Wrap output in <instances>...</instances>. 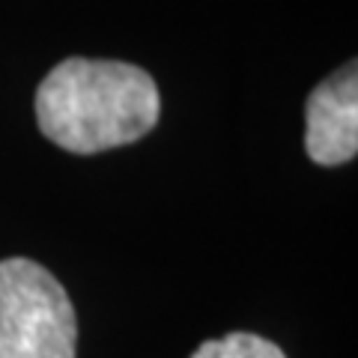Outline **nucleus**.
I'll return each instance as SVG.
<instances>
[{"instance_id": "obj_1", "label": "nucleus", "mask_w": 358, "mask_h": 358, "mask_svg": "<svg viewBox=\"0 0 358 358\" xmlns=\"http://www.w3.org/2000/svg\"><path fill=\"white\" fill-rule=\"evenodd\" d=\"M39 131L60 150L93 155L141 141L162 114L152 75L120 60L69 57L36 87Z\"/></svg>"}, {"instance_id": "obj_2", "label": "nucleus", "mask_w": 358, "mask_h": 358, "mask_svg": "<svg viewBox=\"0 0 358 358\" xmlns=\"http://www.w3.org/2000/svg\"><path fill=\"white\" fill-rule=\"evenodd\" d=\"M78 320L69 293L27 257L0 260V358H75Z\"/></svg>"}, {"instance_id": "obj_3", "label": "nucleus", "mask_w": 358, "mask_h": 358, "mask_svg": "<svg viewBox=\"0 0 358 358\" xmlns=\"http://www.w3.org/2000/svg\"><path fill=\"white\" fill-rule=\"evenodd\" d=\"M305 152L313 164L334 167L358 152V72L346 63L326 78L305 105Z\"/></svg>"}, {"instance_id": "obj_4", "label": "nucleus", "mask_w": 358, "mask_h": 358, "mask_svg": "<svg viewBox=\"0 0 358 358\" xmlns=\"http://www.w3.org/2000/svg\"><path fill=\"white\" fill-rule=\"evenodd\" d=\"M192 358H287L275 341L251 331H230L224 338L200 343Z\"/></svg>"}]
</instances>
